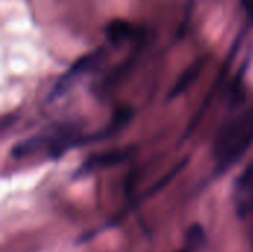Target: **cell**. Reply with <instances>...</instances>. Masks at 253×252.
Returning <instances> with one entry per match:
<instances>
[{"instance_id": "1", "label": "cell", "mask_w": 253, "mask_h": 252, "mask_svg": "<svg viewBox=\"0 0 253 252\" xmlns=\"http://www.w3.org/2000/svg\"><path fill=\"white\" fill-rule=\"evenodd\" d=\"M253 143V108L227 119L216 132L213 156L221 171L228 169L249 150Z\"/></svg>"}, {"instance_id": "2", "label": "cell", "mask_w": 253, "mask_h": 252, "mask_svg": "<svg viewBox=\"0 0 253 252\" xmlns=\"http://www.w3.org/2000/svg\"><path fill=\"white\" fill-rule=\"evenodd\" d=\"M102 58H104V49L99 48L93 52H89V53L80 56L77 61H74V64L58 79L56 85L53 86V89L49 95V100L53 101V100L61 98L64 94H67L80 77H83L84 74L95 70L99 65V62L102 61Z\"/></svg>"}, {"instance_id": "3", "label": "cell", "mask_w": 253, "mask_h": 252, "mask_svg": "<svg viewBox=\"0 0 253 252\" xmlns=\"http://www.w3.org/2000/svg\"><path fill=\"white\" fill-rule=\"evenodd\" d=\"M135 149L133 147H123V149H111L107 151H101V153H95L90 154L83 165L79 169V174H92L105 168H111L116 165H120L123 162H126L127 159L132 157Z\"/></svg>"}, {"instance_id": "4", "label": "cell", "mask_w": 253, "mask_h": 252, "mask_svg": "<svg viewBox=\"0 0 253 252\" xmlns=\"http://www.w3.org/2000/svg\"><path fill=\"white\" fill-rule=\"evenodd\" d=\"M142 30L125 19H113L105 25V37L111 45H122L125 42L142 40Z\"/></svg>"}, {"instance_id": "5", "label": "cell", "mask_w": 253, "mask_h": 252, "mask_svg": "<svg viewBox=\"0 0 253 252\" xmlns=\"http://www.w3.org/2000/svg\"><path fill=\"white\" fill-rule=\"evenodd\" d=\"M208 62V58H199L196 59L193 64H190L176 79V82L173 83V86L170 88L169 94H168V100H175L179 95H182L184 92H187L200 77L202 71L205 70V65Z\"/></svg>"}, {"instance_id": "6", "label": "cell", "mask_w": 253, "mask_h": 252, "mask_svg": "<svg viewBox=\"0 0 253 252\" xmlns=\"http://www.w3.org/2000/svg\"><path fill=\"white\" fill-rule=\"evenodd\" d=\"M185 242H187V250H190L191 252L200 250L205 242H206V233H205V229L203 226L200 224H193L188 230H187V235H185Z\"/></svg>"}, {"instance_id": "7", "label": "cell", "mask_w": 253, "mask_h": 252, "mask_svg": "<svg viewBox=\"0 0 253 252\" xmlns=\"http://www.w3.org/2000/svg\"><path fill=\"white\" fill-rule=\"evenodd\" d=\"M243 6H245V10L248 12L249 18L253 21V0H242Z\"/></svg>"}, {"instance_id": "8", "label": "cell", "mask_w": 253, "mask_h": 252, "mask_svg": "<svg viewBox=\"0 0 253 252\" xmlns=\"http://www.w3.org/2000/svg\"><path fill=\"white\" fill-rule=\"evenodd\" d=\"M178 252H191V251H190V250H187V248H185V250H181V251H178Z\"/></svg>"}]
</instances>
